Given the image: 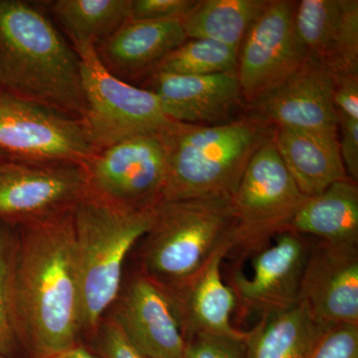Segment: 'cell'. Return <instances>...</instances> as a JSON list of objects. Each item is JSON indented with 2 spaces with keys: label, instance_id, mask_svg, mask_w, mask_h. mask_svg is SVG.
<instances>
[{
  "label": "cell",
  "instance_id": "1",
  "mask_svg": "<svg viewBox=\"0 0 358 358\" xmlns=\"http://www.w3.org/2000/svg\"><path fill=\"white\" fill-rule=\"evenodd\" d=\"M73 211L17 226L11 312L25 358L64 352L82 343Z\"/></svg>",
  "mask_w": 358,
  "mask_h": 358
},
{
  "label": "cell",
  "instance_id": "2",
  "mask_svg": "<svg viewBox=\"0 0 358 358\" xmlns=\"http://www.w3.org/2000/svg\"><path fill=\"white\" fill-rule=\"evenodd\" d=\"M0 87L76 119L86 110L79 55L24 0H0Z\"/></svg>",
  "mask_w": 358,
  "mask_h": 358
},
{
  "label": "cell",
  "instance_id": "3",
  "mask_svg": "<svg viewBox=\"0 0 358 358\" xmlns=\"http://www.w3.org/2000/svg\"><path fill=\"white\" fill-rule=\"evenodd\" d=\"M236 223L230 197L162 200L136 246L133 267L169 293L185 287L218 252L232 253Z\"/></svg>",
  "mask_w": 358,
  "mask_h": 358
},
{
  "label": "cell",
  "instance_id": "4",
  "mask_svg": "<svg viewBox=\"0 0 358 358\" xmlns=\"http://www.w3.org/2000/svg\"><path fill=\"white\" fill-rule=\"evenodd\" d=\"M272 133L250 115L213 126L174 122L162 133L166 152L162 200L232 199L249 160Z\"/></svg>",
  "mask_w": 358,
  "mask_h": 358
},
{
  "label": "cell",
  "instance_id": "5",
  "mask_svg": "<svg viewBox=\"0 0 358 358\" xmlns=\"http://www.w3.org/2000/svg\"><path fill=\"white\" fill-rule=\"evenodd\" d=\"M80 329L88 343L121 289L127 260L150 230L152 208L136 210L87 192L73 211Z\"/></svg>",
  "mask_w": 358,
  "mask_h": 358
},
{
  "label": "cell",
  "instance_id": "6",
  "mask_svg": "<svg viewBox=\"0 0 358 358\" xmlns=\"http://www.w3.org/2000/svg\"><path fill=\"white\" fill-rule=\"evenodd\" d=\"M75 50L86 103L82 122L96 152L138 134L162 133L173 124L152 92L113 75L101 62L95 46Z\"/></svg>",
  "mask_w": 358,
  "mask_h": 358
},
{
  "label": "cell",
  "instance_id": "7",
  "mask_svg": "<svg viewBox=\"0 0 358 358\" xmlns=\"http://www.w3.org/2000/svg\"><path fill=\"white\" fill-rule=\"evenodd\" d=\"M307 199L268 138L249 160L231 199L236 223L231 255L259 251L271 238L289 229Z\"/></svg>",
  "mask_w": 358,
  "mask_h": 358
},
{
  "label": "cell",
  "instance_id": "8",
  "mask_svg": "<svg viewBox=\"0 0 358 358\" xmlns=\"http://www.w3.org/2000/svg\"><path fill=\"white\" fill-rule=\"evenodd\" d=\"M0 152L18 162L84 166L96 150L82 120L1 91Z\"/></svg>",
  "mask_w": 358,
  "mask_h": 358
},
{
  "label": "cell",
  "instance_id": "9",
  "mask_svg": "<svg viewBox=\"0 0 358 358\" xmlns=\"http://www.w3.org/2000/svg\"><path fill=\"white\" fill-rule=\"evenodd\" d=\"M87 192L112 203L150 210L162 200L166 152L162 133L138 134L98 150L84 164Z\"/></svg>",
  "mask_w": 358,
  "mask_h": 358
},
{
  "label": "cell",
  "instance_id": "10",
  "mask_svg": "<svg viewBox=\"0 0 358 358\" xmlns=\"http://www.w3.org/2000/svg\"><path fill=\"white\" fill-rule=\"evenodd\" d=\"M294 4L268 0L240 45L237 77L249 105L286 82L308 61L294 28Z\"/></svg>",
  "mask_w": 358,
  "mask_h": 358
},
{
  "label": "cell",
  "instance_id": "11",
  "mask_svg": "<svg viewBox=\"0 0 358 358\" xmlns=\"http://www.w3.org/2000/svg\"><path fill=\"white\" fill-rule=\"evenodd\" d=\"M87 193L83 166L0 160V220L27 225L74 210Z\"/></svg>",
  "mask_w": 358,
  "mask_h": 358
},
{
  "label": "cell",
  "instance_id": "12",
  "mask_svg": "<svg viewBox=\"0 0 358 358\" xmlns=\"http://www.w3.org/2000/svg\"><path fill=\"white\" fill-rule=\"evenodd\" d=\"M103 317L115 322L148 358H185L186 341L171 294L133 267Z\"/></svg>",
  "mask_w": 358,
  "mask_h": 358
},
{
  "label": "cell",
  "instance_id": "13",
  "mask_svg": "<svg viewBox=\"0 0 358 358\" xmlns=\"http://www.w3.org/2000/svg\"><path fill=\"white\" fill-rule=\"evenodd\" d=\"M299 305L324 329L358 324V247L322 241L310 246Z\"/></svg>",
  "mask_w": 358,
  "mask_h": 358
},
{
  "label": "cell",
  "instance_id": "14",
  "mask_svg": "<svg viewBox=\"0 0 358 358\" xmlns=\"http://www.w3.org/2000/svg\"><path fill=\"white\" fill-rule=\"evenodd\" d=\"M310 246L303 235L287 229L275 243L257 251L253 275L233 271L230 287L237 303L261 315L282 312L299 303L301 275Z\"/></svg>",
  "mask_w": 358,
  "mask_h": 358
},
{
  "label": "cell",
  "instance_id": "15",
  "mask_svg": "<svg viewBox=\"0 0 358 358\" xmlns=\"http://www.w3.org/2000/svg\"><path fill=\"white\" fill-rule=\"evenodd\" d=\"M333 95V75L308 59L296 74L249 105L250 117L270 128L338 131Z\"/></svg>",
  "mask_w": 358,
  "mask_h": 358
},
{
  "label": "cell",
  "instance_id": "16",
  "mask_svg": "<svg viewBox=\"0 0 358 358\" xmlns=\"http://www.w3.org/2000/svg\"><path fill=\"white\" fill-rule=\"evenodd\" d=\"M143 88L157 96L166 117L185 124H225L244 102L237 73L182 76L155 71Z\"/></svg>",
  "mask_w": 358,
  "mask_h": 358
},
{
  "label": "cell",
  "instance_id": "17",
  "mask_svg": "<svg viewBox=\"0 0 358 358\" xmlns=\"http://www.w3.org/2000/svg\"><path fill=\"white\" fill-rule=\"evenodd\" d=\"M186 40L183 20H129L96 50L113 75L128 82L150 76Z\"/></svg>",
  "mask_w": 358,
  "mask_h": 358
},
{
  "label": "cell",
  "instance_id": "18",
  "mask_svg": "<svg viewBox=\"0 0 358 358\" xmlns=\"http://www.w3.org/2000/svg\"><path fill=\"white\" fill-rule=\"evenodd\" d=\"M271 140L308 199L350 178L341 159L338 131L274 128Z\"/></svg>",
  "mask_w": 358,
  "mask_h": 358
},
{
  "label": "cell",
  "instance_id": "19",
  "mask_svg": "<svg viewBox=\"0 0 358 358\" xmlns=\"http://www.w3.org/2000/svg\"><path fill=\"white\" fill-rule=\"evenodd\" d=\"M228 255L227 250L218 252L185 287L173 293L167 292L178 308L185 341L196 334L246 341L247 331H238L231 322L237 299L221 275V264Z\"/></svg>",
  "mask_w": 358,
  "mask_h": 358
},
{
  "label": "cell",
  "instance_id": "20",
  "mask_svg": "<svg viewBox=\"0 0 358 358\" xmlns=\"http://www.w3.org/2000/svg\"><path fill=\"white\" fill-rule=\"evenodd\" d=\"M289 230L339 246L358 247V186L348 178L308 197L294 216Z\"/></svg>",
  "mask_w": 358,
  "mask_h": 358
},
{
  "label": "cell",
  "instance_id": "21",
  "mask_svg": "<svg viewBox=\"0 0 358 358\" xmlns=\"http://www.w3.org/2000/svg\"><path fill=\"white\" fill-rule=\"evenodd\" d=\"M326 329L299 303L262 315L258 324L247 331V358H310Z\"/></svg>",
  "mask_w": 358,
  "mask_h": 358
},
{
  "label": "cell",
  "instance_id": "22",
  "mask_svg": "<svg viewBox=\"0 0 358 358\" xmlns=\"http://www.w3.org/2000/svg\"><path fill=\"white\" fill-rule=\"evenodd\" d=\"M268 0H201L183 20L187 39H209L239 50Z\"/></svg>",
  "mask_w": 358,
  "mask_h": 358
},
{
  "label": "cell",
  "instance_id": "23",
  "mask_svg": "<svg viewBox=\"0 0 358 358\" xmlns=\"http://www.w3.org/2000/svg\"><path fill=\"white\" fill-rule=\"evenodd\" d=\"M131 0H57L51 11L72 46H96L131 17Z\"/></svg>",
  "mask_w": 358,
  "mask_h": 358
},
{
  "label": "cell",
  "instance_id": "24",
  "mask_svg": "<svg viewBox=\"0 0 358 358\" xmlns=\"http://www.w3.org/2000/svg\"><path fill=\"white\" fill-rule=\"evenodd\" d=\"M343 0H301L294 4L296 34L308 59L331 63L343 24Z\"/></svg>",
  "mask_w": 358,
  "mask_h": 358
},
{
  "label": "cell",
  "instance_id": "25",
  "mask_svg": "<svg viewBox=\"0 0 358 358\" xmlns=\"http://www.w3.org/2000/svg\"><path fill=\"white\" fill-rule=\"evenodd\" d=\"M238 51L209 39H187L157 66V72L182 76L237 73ZM152 72V73H154Z\"/></svg>",
  "mask_w": 358,
  "mask_h": 358
},
{
  "label": "cell",
  "instance_id": "26",
  "mask_svg": "<svg viewBox=\"0 0 358 358\" xmlns=\"http://www.w3.org/2000/svg\"><path fill=\"white\" fill-rule=\"evenodd\" d=\"M17 226L0 220V357L25 358L13 322L10 284Z\"/></svg>",
  "mask_w": 358,
  "mask_h": 358
},
{
  "label": "cell",
  "instance_id": "27",
  "mask_svg": "<svg viewBox=\"0 0 358 358\" xmlns=\"http://www.w3.org/2000/svg\"><path fill=\"white\" fill-rule=\"evenodd\" d=\"M341 33L327 70L333 76H358V1L343 0Z\"/></svg>",
  "mask_w": 358,
  "mask_h": 358
},
{
  "label": "cell",
  "instance_id": "28",
  "mask_svg": "<svg viewBox=\"0 0 358 358\" xmlns=\"http://www.w3.org/2000/svg\"><path fill=\"white\" fill-rule=\"evenodd\" d=\"M185 358H247L242 339L196 334L186 338Z\"/></svg>",
  "mask_w": 358,
  "mask_h": 358
},
{
  "label": "cell",
  "instance_id": "29",
  "mask_svg": "<svg viewBox=\"0 0 358 358\" xmlns=\"http://www.w3.org/2000/svg\"><path fill=\"white\" fill-rule=\"evenodd\" d=\"M99 358H148L134 348L115 322L103 317L88 341Z\"/></svg>",
  "mask_w": 358,
  "mask_h": 358
},
{
  "label": "cell",
  "instance_id": "30",
  "mask_svg": "<svg viewBox=\"0 0 358 358\" xmlns=\"http://www.w3.org/2000/svg\"><path fill=\"white\" fill-rule=\"evenodd\" d=\"M310 358H358V324L327 329Z\"/></svg>",
  "mask_w": 358,
  "mask_h": 358
},
{
  "label": "cell",
  "instance_id": "31",
  "mask_svg": "<svg viewBox=\"0 0 358 358\" xmlns=\"http://www.w3.org/2000/svg\"><path fill=\"white\" fill-rule=\"evenodd\" d=\"M196 4V0H131L129 20H185Z\"/></svg>",
  "mask_w": 358,
  "mask_h": 358
},
{
  "label": "cell",
  "instance_id": "32",
  "mask_svg": "<svg viewBox=\"0 0 358 358\" xmlns=\"http://www.w3.org/2000/svg\"><path fill=\"white\" fill-rule=\"evenodd\" d=\"M334 109L341 121H358V76H333Z\"/></svg>",
  "mask_w": 358,
  "mask_h": 358
},
{
  "label": "cell",
  "instance_id": "33",
  "mask_svg": "<svg viewBox=\"0 0 358 358\" xmlns=\"http://www.w3.org/2000/svg\"><path fill=\"white\" fill-rule=\"evenodd\" d=\"M341 136L339 141L341 159L348 178L358 180V121L338 122Z\"/></svg>",
  "mask_w": 358,
  "mask_h": 358
},
{
  "label": "cell",
  "instance_id": "34",
  "mask_svg": "<svg viewBox=\"0 0 358 358\" xmlns=\"http://www.w3.org/2000/svg\"><path fill=\"white\" fill-rule=\"evenodd\" d=\"M33 358H99V357L91 345L82 341V343L75 345L74 348H69V350H64V352Z\"/></svg>",
  "mask_w": 358,
  "mask_h": 358
},
{
  "label": "cell",
  "instance_id": "35",
  "mask_svg": "<svg viewBox=\"0 0 358 358\" xmlns=\"http://www.w3.org/2000/svg\"><path fill=\"white\" fill-rule=\"evenodd\" d=\"M2 159H7L6 157V155H4L3 154H2L1 152H0V160H2Z\"/></svg>",
  "mask_w": 358,
  "mask_h": 358
},
{
  "label": "cell",
  "instance_id": "36",
  "mask_svg": "<svg viewBox=\"0 0 358 358\" xmlns=\"http://www.w3.org/2000/svg\"><path fill=\"white\" fill-rule=\"evenodd\" d=\"M2 89L1 87H0V93H1Z\"/></svg>",
  "mask_w": 358,
  "mask_h": 358
},
{
  "label": "cell",
  "instance_id": "37",
  "mask_svg": "<svg viewBox=\"0 0 358 358\" xmlns=\"http://www.w3.org/2000/svg\"><path fill=\"white\" fill-rule=\"evenodd\" d=\"M0 358H2V357H0Z\"/></svg>",
  "mask_w": 358,
  "mask_h": 358
}]
</instances>
